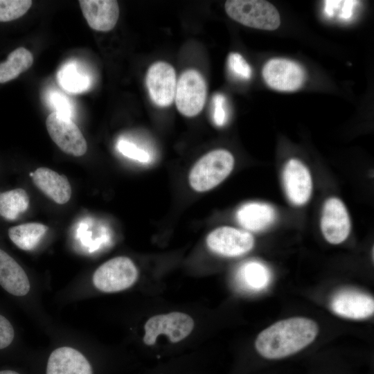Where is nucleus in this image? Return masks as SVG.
Listing matches in <instances>:
<instances>
[{"mask_svg":"<svg viewBox=\"0 0 374 374\" xmlns=\"http://www.w3.org/2000/svg\"><path fill=\"white\" fill-rule=\"evenodd\" d=\"M82 15L92 29L107 32L113 29L119 17V6L114 0H80Z\"/></svg>","mask_w":374,"mask_h":374,"instance_id":"obj_14","label":"nucleus"},{"mask_svg":"<svg viewBox=\"0 0 374 374\" xmlns=\"http://www.w3.org/2000/svg\"><path fill=\"white\" fill-rule=\"evenodd\" d=\"M319 326L312 319L292 317L280 320L261 331L255 341L257 352L269 359L298 353L316 339Z\"/></svg>","mask_w":374,"mask_h":374,"instance_id":"obj_1","label":"nucleus"},{"mask_svg":"<svg viewBox=\"0 0 374 374\" xmlns=\"http://www.w3.org/2000/svg\"><path fill=\"white\" fill-rule=\"evenodd\" d=\"M30 0H0V22H7L22 17L30 8Z\"/></svg>","mask_w":374,"mask_h":374,"instance_id":"obj_24","label":"nucleus"},{"mask_svg":"<svg viewBox=\"0 0 374 374\" xmlns=\"http://www.w3.org/2000/svg\"><path fill=\"white\" fill-rule=\"evenodd\" d=\"M48 227L41 223L30 222L12 226L8 229L11 241L24 251L34 249L45 235Z\"/></svg>","mask_w":374,"mask_h":374,"instance_id":"obj_20","label":"nucleus"},{"mask_svg":"<svg viewBox=\"0 0 374 374\" xmlns=\"http://www.w3.org/2000/svg\"><path fill=\"white\" fill-rule=\"evenodd\" d=\"M46 126L50 137L62 151L75 157L86 153V140L71 118L53 112L47 116Z\"/></svg>","mask_w":374,"mask_h":374,"instance_id":"obj_7","label":"nucleus"},{"mask_svg":"<svg viewBox=\"0 0 374 374\" xmlns=\"http://www.w3.org/2000/svg\"><path fill=\"white\" fill-rule=\"evenodd\" d=\"M138 275V269L130 258L118 256L100 265L93 274L92 282L100 292H117L133 285Z\"/></svg>","mask_w":374,"mask_h":374,"instance_id":"obj_4","label":"nucleus"},{"mask_svg":"<svg viewBox=\"0 0 374 374\" xmlns=\"http://www.w3.org/2000/svg\"><path fill=\"white\" fill-rule=\"evenodd\" d=\"M262 77L271 88L280 91H294L304 83L305 73L298 63L285 58L268 60L262 69Z\"/></svg>","mask_w":374,"mask_h":374,"instance_id":"obj_9","label":"nucleus"},{"mask_svg":"<svg viewBox=\"0 0 374 374\" xmlns=\"http://www.w3.org/2000/svg\"><path fill=\"white\" fill-rule=\"evenodd\" d=\"M29 205V197L22 188L0 193V216L14 220L25 212Z\"/></svg>","mask_w":374,"mask_h":374,"instance_id":"obj_22","label":"nucleus"},{"mask_svg":"<svg viewBox=\"0 0 374 374\" xmlns=\"http://www.w3.org/2000/svg\"><path fill=\"white\" fill-rule=\"evenodd\" d=\"M34 184L44 194L59 204L66 203L71 196L68 179L48 168H39L30 174Z\"/></svg>","mask_w":374,"mask_h":374,"instance_id":"obj_17","label":"nucleus"},{"mask_svg":"<svg viewBox=\"0 0 374 374\" xmlns=\"http://www.w3.org/2000/svg\"><path fill=\"white\" fill-rule=\"evenodd\" d=\"M193 328L194 321L187 314L172 312L157 314L146 321L143 340L145 344L152 346L159 335H165L171 342L175 343L187 337Z\"/></svg>","mask_w":374,"mask_h":374,"instance_id":"obj_6","label":"nucleus"},{"mask_svg":"<svg viewBox=\"0 0 374 374\" xmlns=\"http://www.w3.org/2000/svg\"><path fill=\"white\" fill-rule=\"evenodd\" d=\"M236 278L241 288L249 292H258L267 287L271 274L269 268L262 262L250 260L240 266Z\"/></svg>","mask_w":374,"mask_h":374,"instance_id":"obj_19","label":"nucleus"},{"mask_svg":"<svg viewBox=\"0 0 374 374\" xmlns=\"http://www.w3.org/2000/svg\"><path fill=\"white\" fill-rule=\"evenodd\" d=\"M238 223L249 232H260L269 228L276 219V212L269 204L251 202L242 205L237 211Z\"/></svg>","mask_w":374,"mask_h":374,"instance_id":"obj_16","label":"nucleus"},{"mask_svg":"<svg viewBox=\"0 0 374 374\" xmlns=\"http://www.w3.org/2000/svg\"><path fill=\"white\" fill-rule=\"evenodd\" d=\"M0 285L16 296L26 295L30 281L24 269L6 251L0 249Z\"/></svg>","mask_w":374,"mask_h":374,"instance_id":"obj_18","label":"nucleus"},{"mask_svg":"<svg viewBox=\"0 0 374 374\" xmlns=\"http://www.w3.org/2000/svg\"><path fill=\"white\" fill-rule=\"evenodd\" d=\"M234 157L224 149L211 151L202 157L192 168L188 181L197 192H206L216 187L231 172Z\"/></svg>","mask_w":374,"mask_h":374,"instance_id":"obj_2","label":"nucleus"},{"mask_svg":"<svg viewBox=\"0 0 374 374\" xmlns=\"http://www.w3.org/2000/svg\"><path fill=\"white\" fill-rule=\"evenodd\" d=\"M213 103L214 123L217 126H223L227 119L225 98L222 94L217 93L213 97Z\"/></svg>","mask_w":374,"mask_h":374,"instance_id":"obj_28","label":"nucleus"},{"mask_svg":"<svg viewBox=\"0 0 374 374\" xmlns=\"http://www.w3.org/2000/svg\"><path fill=\"white\" fill-rule=\"evenodd\" d=\"M330 310L343 318L362 320L369 318L374 312V299L364 292L354 289H341L330 300Z\"/></svg>","mask_w":374,"mask_h":374,"instance_id":"obj_13","label":"nucleus"},{"mask_svg":"<svg viewBox=\"0 0 374 374\" xmlns=\"http://www.w3.org/2000/svg\"><path fill=\"white\" fill-rule=\"evenodd\" d=\"M206 93V81L198 71H184L177 81L175 96L178 111L185 116H197L204 107Z\"/></svg>","mask_w":374,"mask_h":374,"instance_id":"obj_5","label":"nucleus"},{"mask_svg":"<svg viewBox=\"0 0 374 374\" xmlns=\"http://www.w3.org/2000/svg\"><path fill=\"white\" fill-rule=\"evenodd\" d=\"M46 374H93V370L87 359L80 351L62 346L50 355Z\"/></svg>","mask_w":374,"mask_h":374,"instance_id":"obj_15","label":"nucleus"},{"mask_svg":"<svg viewBox=\"0 0 374 374\" xmlns=\"http://www.w3.org/2000/svg\"><path fill=\"white\" fill-rule=\"evenodd\" d=\"M145 83L150 97L155 105L165 107L172 103L177 79L172 65L161 61L153 63L147 71Z\"/></svg>","mask_w":374,"mask_h":374,"instance_id":"obj_12","label":"nucleus"},{"mask_svg":"<svg viewBox=\"0 0 374 374\" xmlns=\"http://www.w3.org/2000/svg\"><path fill=\"white\" fill-rule=\"evenodd\" d=\"M325 5L331 8L339 9V17L344 20H348L353 15V9L357 3L356 1H325Z\"/></svg>","mask_w":374,"mask_h":374,"instance_id":"obj_29","label":"nucleus"},{"mask_svg":"<svg viewBox=\"0 0 374 374\" xmlns=\"http://www.w3.org/2000/svg\"><path fill=\"white\" fill-rule=\"evenodd\" d=\"M283 188L288 201L295 206L308 203L312 193V179L307 166L296 159L287 161L282 172Z\"/></svg>","mask_w":374,"mask_h":374,"instance_id":"obj_10","label":"nucleus"},{"mask_svg":"<svg viewBox=\"0 0 374 374\" xmlns=\"http://www.w3.org/2000/svg\"><path fill=\"white\" fill-rule=\"evenodd\" d=\"M206 245L213 253L225 257H237L250 251L254 246L252 234L245 230L224 226L212 231Z\"/></svg>","mask_w":374,"mask_h":374,"instance_id":"obj_8","label":"nucleus"},{"mask_svg":"<svg viewBox=\"0 0 374 374\" xmlns=\"http://www.w3.org/2000/svg\"><path fill=\"white\" fill-rule=\"evenodd\" d=\"M320 227L326 240L332 244H339L348 237L350 229V218L344 202L332 197L323 204Z\"/></svg>","mask_w":374,"mask_h":374,"instance_id":"obj_11","label":"nucleus"},{"mask_svg":"<svg viewBox=\"0 0 374 374\" xmlns=\"http://www.w3.org/2000/svg\"><path fill=\"white\" fill-rule=\"evenodd\" d=\"M60 85L67 91L80 93L86 91L90 86L89 78L78 72L75 65L69 63L63 66L57 73Z\"/></svg>","mask_w":374,"mask_h":374,"instance_id":"obj_23","label":"nucleus"},{"mask_svg":"<svg viewBox=\"0 0 374 374\" xmlns=\"http://www.w3.org/2000/svg\"><path fill=\"white\" fill-rule=\"evenodd\" d=\"M228 66L236 76L248 80L251 76V69L244 57L238 53H231L228 57Z\"/></svg>","mask_w":374,"mask_h":374,"instance_id":"obj_26","label":"nucleus"},{"mask_svg":"<svg viewBox=\"0 0 374 374\" xmlns=\"http://www.w3.org/2000/svg\"><path fill=\"white\" fill-rule=\"evenodd\" d=\"M0 374H19L17 372L11 370L0 371Z\"/></svg>","mask_w":374,"mask_h":374,"instance_id":"obj_31","label":"nucleus"},{"mask_svg":"<svg viewBox=\"0 0 374 374\" xmlns=\"http://www.w3.org/2000/svg\"><path fill=\"white\" fill-rule=\"evenodd\" d=\"M116 148L122 154L130 159L141 163H149L150 161L151 158L148 152L132 142L120 140L117 143Z\"/></svg>","mask_w":374,"mask_h":374,"instance_id":"obj_25","label":"nucleus"},{"mask_svg":"<svg viewBox=\"0 0 374 374\" xmlns=\"http://www.w3.org/2000/svg\"><path fill=\"white\" fill-rule=\"evenodd\" d=\"M15 332L10 322L0 314V349L8 347L13 341Z\"/></svg>","mask_w":374,"mask_h":374,"instance_id":"obj_30","label":"nucleus"},{"mask_svg":"<svg viewBox=\"0 0 374 374\" xmlns=\"http://www.w3.org/2000/svg\"><path fill=\"white\" fill-rule=\"evenodd\" d=\"M224 8L232 19L248 27L274 30L280 24L278 11L266 1L229 0Z\"/></svg>","mask_w":374,"mask_h":374,"instance_id":"obj_3","label":"nucleus"},{"mask_svg":"<svg viewBox=\"0 0 374 374\" xmlns=\"http://www.w3.org/2000/svg\"><path fill=\"white\" fill-rule=\"evenodd\" d=\"M33 63V54L24 47L12 51L5 62H0V83L17 78L27 71Z\"/></svg>","mask_w":374,"mask_h":374,"instance_id":"obj_21","label":"nucleus"},{"mask_svg":"<svg viewBox=\"0 0 374 374\" xmlns=\"http://www.w3.org/2000/svg\"><path fill=\"white\" fill-rule=\"evenodd\" d=\"M50 102L55 108V112L60 115L71 118L73 110L68 99L60 93L53 92L50 95Z\"/></svg>","mask_w":374,"mask_h":374,"instance_id":"obj_27","label":"nucleus"}]
</instances>
